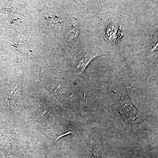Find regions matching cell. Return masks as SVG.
Here are the masks:
<instances>
[{
	"instance_id": "cell-1",
	"label": "cell",
	"mask_w": 158,
	"mask_h": 158,
	"mask_svg": "<svg viewBox=\"0 0 158 158\" xmlns=\"http://www.w3.org/2000/svg\"><path fill=\"white\" fill-rule=\"evenodd\" d=\"M78 33V30L75 26H72L68 31V41L76 37Z\"/></svg>"
}]
</instances>
